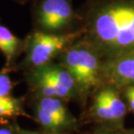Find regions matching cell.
I'll return each instance as SVG.
<instances>
[{
    "label": "cell",
    "instance_id": "obj_5",
    "mask_svg": "<svg viewBox=\"0 0 134 134\" xmlns=\"http://www.w3.org/2000/svg\"><path fill=\"white\" fill-rule=\"evenodd\" d=\"M31 17L34 30L65 33L79 28V15L72 0H35Z\"/></svg>",
    "mask_w": 134,
    "mask_h": 134
},
{
    "label": "cell",
    "instance_id": "obj_15",
    "mask_svg": "<svg viewBox=\"0 0 134 134\" xmlns=\"http://www.w3.org/2000/svg\"><path fill=\"white\" fill-rule=\"evenodd\" d=\"M18 134H44V133H40V132H34V131H31V130L23 129V128H21L19 125H18Z\"/></svg>",
    "mask_w": 134,
    "mask_h": 134
},
{
    "label": "cell",
    "instance_id": "obj_10",
    "mask_svg": "<svg viewBox=\"0 0 134 134\" xmlns=\"http://www.w3.org/2000/svg\"><path fill=\"white\" fill-rule=\"evenodd\" d=\"M100 92L111 110L113 121H120L126 113V107L116 92V89L107 86L102 89Z\"/></svg>",
    "mask_w": 134,
    "mask_h": 134
},
{
    "label": "cell",
    "instance_id": "obj_4",
    "mask_svg": "<svg viewBox=\"0 0 134 134\" xmlns=\"http://www.w3.org/2000/svg\"><path fill=\"white\" fill-rule=\"evenodd\" d=\"M33 97H53L68 101L77 97L73 77L59 63L52 62L24 72Z\"/></svg>",
    "mask_w": 134,
    "mask_h": 134
},
{
    "label": "cell",
    "instance_id": "obj_9",
    "mask_svg": "<svg viewBox=\"0 0 134 134\" xmlns=\"http://www.w3.org/2000/svg\"><path fill=\"white\" fill-rule=\"evenodd\" d=\"M18 117L31 118L25 109L24 98H0V119H16Z\"/></svg>",
    "mask_w": 134,
    "mask_h": 134
},
{
    "label": "cell",
    "instance_id": "obj_12",
    "mask_svg": "<svg viewBox=\"0 0 134 134\" xmlns=\"http://www.w3.org/2000/svg\"><path fill=\"white\" fill-rule=\"evenodd\" d=\"M10 73L4 67L0 71V98L12 96V90L16 85V83L10 79Z\"/></svg>",
    "mask_w": 134,
    "mask_h": 134
},
{
    "label": "cell",
    "instance_id": "obj_13",
    "mask_svg": "<svg viewBox=\"0 0 134 134\" xmlns=\"http://www.w3.org/2000/svg\"><path fill=\"white\" fill-rule=\"evenodd\" d=\"M18 124L15 119L12 121L4 119L0 120V134H18Z\"/></svg>",
    "mask_w": 134,
    "mask_h": 134
},
{
    "label": "cell",
    "instance_id": "obj_8",
    "mask_svg": "<svg viewBox=\"0 0 134 134\" xmlns=\"http://www.w3.org/2000/svg\"><path fill=\"white\" fill-rule=\"evenodd\" d=\"M34 106L39 107L48 113L57 118L68 128H71L74 122L71 113L65 104V100L53 97H34Z\"/></svg>",
    "mask_w": 134,
    "mask_h": 134
},
{
    "label": "cell",
    "instance_id": "obj_16",
    "mask_svg": "<svg viewBox=\"0 0 134 134\" xmlns=\"http://www.w3.org/2000/svg\"><path fill=\"white\" fill-rule=\"evenodd\" d=\"M12 1L18 3V4H25L29 2H33L35 0H12Z\"/></svg>",
    "mask_w": 134,
    "mask_h": 134
},
{
    "label": "cell",
    "instance_id": "obj_7",
    "mask_svg": "<svg viewBox=\"0 0 134 134\" xmlns=\"http://www.w3.org/2000/svg\"><path fill=\"white\" fill-rule=\"evenodd\" d=\"M25 40L20 39L5 25L0 24V52L5 58L4 68L10 72L18 64V57L24 53Z\"/></svg>",
    "mask_w": 134,
    "mask_h": 134
},
{
    "label": "cell",
    "instance_id": "obj_6",
    "mask_svg": "<svg viewBox=\"0 0 134 134\" xmlns=\"http://www.w3.org/2000/svg\"><path fill=\"white\" fill-rule=\"evenodd\" d=\"M101 79L114 89L134 85V51L103 60Z\"/></svg>",
    "mask_w": 134,
    "mask_h": 134
},
{
    "label": "cell",
    "instance_id": "obj_14",
    "mask_svg": "<svg viewBox=\"0 0 134 134\" xmlns=\"http://www.w3.org/2000/svg\"><path fill=\"white\" fill-rule=\"evenodd\" d=\"M125 95L128 101L130 108L134 111V85H129L125 88Z\"/></svg>",
    "mask_w": 134,
    "mask_h": 134
},
{
    "label": "cell",
    "instance_id": "obj_1",
    "mask_svg": "<svg viewBox=\"0 0 134 134\" xmlns=\"http://www.w3.org/2000/svg\"><path fill=\"white\" fill-rule=\"evenodd\" d=\"M79 15L82 37L103 60L134 51V0H87Z\"/></svg>",
    "mask_w": 134,
    "mask_h": 134
},
{
    "label": "cell",
    "instance_id": "obj_11",
    "mask_svg": "<svg viewBox=\"0 0 134 134\" xmlns=\"http://www.w3.org/2000/svg\"><path fill=\"white\" fill-rule=\"evenodd\" d=\"M93 111L98 119L102 121H113L111 110H110L106 100L104 99L101 92H98L95 97Z\"/></svg>",
    "mask_w": 134,
    "mask_h": 134
},
{
    "label": "cell",
    "instance_id": "obj_17",
    "mask_svg": "<svg viewBox=\"0 0 134 134\" xmlns=\"http://www.w3.org/2000/svg\"><path fill=\"white\" fill-rule=\"evenodd\" d=\"M104 134H117V133H113V132H110V133H104Z\"/></svg>",
    "mask_w": 134,
    "mask_h": 134
},
{
    "label": "cell",
    "instance_id": "obj_3",
    "mask_svg": "<svg viewBox=\"0 0 134 134\" xmlns=\"http://www.w3.org/2000/svg\"><path fill=\"white\" fill-rule=\"evenodd\" d=\"M82 35L81 28L65 33H49L33 29L24 38L25 57L18 62L12 71L25 72L53 62Z\"/></svg>",
    "mask_w": 134,
    "mask_h": 134
},
{
    "label": "cell",
    "instance_id": "obj_2",
    "mask_svg": "<svg viewBox=\"0 0 134 134\" xmlns=\"http://www.w3.org/2000/svg\"><path fill=\"white\" fill-rule=\"evenodd\" d=\"M58 58V63L73 77L77 97L86 98L91 91L102 83L103 59L82 37L69 45Z\"/></svg>",
    "mask_w": 134,
    "mask_h": 134
}]
</instances>
